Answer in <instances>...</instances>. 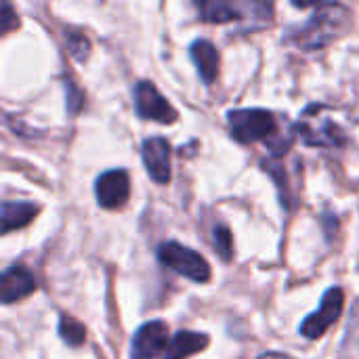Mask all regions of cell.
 <instances>
[{
  "instance_id": "cell-1",
  "label": "cell",
  "mask_w": 359,
  "mask_h": 359,
  "mask_svg": "<svg viewBox=\"0 0 359 359\" xmlns=\"http://www.w3.org/2000/svg\"><path fill=\"white\" fill-rule=\"evenodd\" d=\"M351 27V13L343 4H318L311 19L299 29L294 42L305 50H318L332 44Z\"/></svg>"
},
{
  "instance_id": "cell-2",
  "label": "cell",
  "mask_w": 359,
  "mask_h": 359,
  "mask_svg": "<svg viewBox=\"0 0 359 359\" xmlns=\"http://www.w3.org/2000/svg\"><path fill=\"white\" fill-rule=\"evenodd\" d=\"M299 135L311 147H339L345 143V130L324 105H311L301 114Z\"/></svg>"
},
{
  "instance_id": "cell-3",
  "label": "cell",
  "mask_w": 359,
  "mask_h": 359,
  "mask_svg": "<svg viewBox=\"0 0 359 359\" xmlns=\"http://www.w3.org/2000/svg\"><path fill=\"white\" fill-rule=\"evenodd\" d=\"M229 128L236 141L240 143H255V141H267V145L273 143L278 137V120L269 109H233L229 111Z\"/></svg>"
},
{
  "instance_id": "cell-4",
  "label": "cell",
  "mask_w": 359,
  "mask_h": 359,
  "mask_svg": "<svg viewBox=\"0 0 359 359\" xmlns=\"http://www.w3.org/2000/svg\"><path fill=\"white\" fill-rule=\"evenodd\" d=\"M158 261L168 267L170 271L196 282L204 284L210 280V265L204 257L194 252L191 248H185L179 242H164L158 248Z\"/></svg>"
},
{
  "instance_id": "cell-5",
  "label": "cell",
  "mask_w": 359,
  "mask_h": 359,
  "mask_svg": "<svg viewBox=\"0 0 359 359\" xmlns=\"http://www.w3.org/2000/svg\"><path fill=\"white\" fill-rule=\"evenodd\" d=\"M343 305H345V292H343L339 286L326 290L320 309H318L316 313H311V316L303 322L301 334L307 337V339H311V341L324 337V332L341 318Z\"/></svg>"
},
{
  "instance_id": "cell-6",
  "label": "cell",
  "mask_w": 359,
  "mask_h": 359,
  "mask_svg": "<svg viewBox=\"0 0 359 359\" xmlns=\"http://www.w3.org/2000/svg\"><path fill=\"white\" fill-rule=\"evenodd\" d=\"M135 111L143 120H154V122H162V124H172L177 120L175 107L147 80L139 82L135 88Z\"/></svg>"
},
{
  "instance_id": "cell-7",
  "label": "cell",
  "mask_w": 359,
  "mask_h": 359,
  "mask_svg": "<svg viewBox=\"0 0 359 359\" xmlns=\"http://www.w3.org/2000/svg\"><path fill=\"white\" fill-rule=\"evenodd\" d=\"M164 349H168V326L164 322H147L143 324L133 339L130 358L156 359Z\"/></svg>"
},
{
  "instance_id": "cell-8",
  "label": "cell",
  "mask_w": 359,
  "mask_h": 359,
  "mask_svg": "<svg viewBox=\"0 0 359 359\" xmlns=\"http://www.w3.org/2000/svg\"><path fill=\"white\" fill-rule=\"evenodd\" d=\"M95 196L103 208H120L130 196V179L122 168L103 172L95 183Z\"/></svg>"
},
{
  "instance_id": "cell-9",
  "label": "cell",
  "mask_w": 359,
  "mask_h": 359,
  "mask_svg": "<svg viewBox=\"0 0 359 359\" xmlns=\"http://www.w3.org/2000/svg\"><path fill=\"white\" fill-rule=\"evenodd\" d=\"M141 158L143 164L149 172V177L160 183L166 185L170 181V145L166 139L162 137H151L143 143L141 147Z\"/></svg>"
},
{
  "instance_id": "cell-10",
  "label": "cell",
  "mask_w": 359,
  "mask_h": 359,
  "mask_svg": "<svg viewBox=\"0 0 359 359\" xmlns=\"http://www.w3.org/2000/svg\"><path fill=\"white\" fill-rule=\"evenodd\" d=\"M36 290V278L29 269L25 267H8L2 271L0 278V299L4 305L17 303L25 297H29Z\"/></svg>"
},
{
  "instance_id": "cell-11",
  "label": "cell",
  "mask_w": 359,
  "mask_h": 359,
  "mask_svg": "<svg viewBox=\"0 0 359 359\" xmlns=\"http://www.w3.org/2000/svg\"><path fill=\"white\" fill-rule=\"evenodd\" d=\"M189 55L198 67L200 78L206 84H212L219 74V53H217L215 44L210 40H196L189 46Z\"/></svg>"
},
{
  "instance_id": "cell-12",
  "label": "cell",
  "mask_w": 359,
  "mask_h": 359,
  "mask_svg": "<svg viewBox=\"0 0 359 359\" xmlns=\"http://www.w3.org/2000/svg\"><path fill=\"white\" fill-rule=\"evenodd\" d=\"M206 347H208V337L206 334L181 330L170 339L164 359H187L191 358L194 353L206 349Z\"/></svg>"
},
{
  "instance_id": "cell-13",
  "label": "cell",
  "mask_w": 359,
  "mask_h": 359,
  "mask_svg": "<svg viewBox=\"0 0 359 359\" xmlns=\"http://www.w3.org/2000/svg\"><path fill=\"white\" fill-rule=\"evenodd\" d=\"M38 206L32 202H4L2 204V233L25 227L36 215Z\"/></svg>"
},
{
  "instance_id": "cell-14",
  "label": "cell",
  "mask_w": 359,
  "mask_h": 359,
  "mask_svg": "<svg viewBox=\"0 0 359 359\" xmlns=\"http://www.w3.org/2000/svg\"><path fill=\"white\" fill-rule=\"evenodd\" d=\"M200 19L210 23H227L240 17H246V4H233V2H200L198 4Z\"/></svg>"
},
{
  "instance_id": "cell-15",
  "label": "cell",
  "mask_w": 359,
  "mask_h": 359,
  "mask_svg": "<svg viewBox=\"0 0 359 359\" xmlns=\"http://www.w3.org/2000/svg\"><path fill=\"white\" fill-rule=\"evenodd\" d=\"M59 334H61L63 341H65L67 345H72V347L82 345L84 339H86L84 326H82L80 322H76L74 318H65V316H63L61 322H59Z\"/></svg>"
},
{
  "instance_id": "cell-16",
  "label": "cell",
  "mask_w": 359,
  "mask_h": 359,
  "mask_svg": "<svg viewBox=\"0 0 359 359\" xmlns=\"http://www.w3.org/2000/svg\"><path fill=\"white\" fill-rule=\"evenodd\" d=\"M65 42L72 50V55L76 59H86L88 57V50H90V44H88V38L80 32H74V29H65Z\"/></svg>"
},
{
  "instance_id": "cell-17",
  "label": "cell",
  "mask_w": 359,
  "mask_h": 359,
  "mask_svg": "<svg viewBox=\"0 0 359 359\" xmlns=\"http://www.w3.org/2000/svg\"><path fill=\"white\" fill-rule=\"evenodd\" d=\"M212 238H215V248L221 255V259L223 261H229L231 259V248H233V244H231V231L225 225H217L215 231H212Z\"/></svg>"
},
{
  "instance_id": "cell-18",
  "label": "cell",
  "mask_w": 359,
  "mask_h": 359,
  "mask_svg": "<svg viewBox=\"0 0 359 359\" xmlns=\"http://www.w3.org/2000/svg\"><path fill=\"white\" fill-rule=\"evenodd\" d=\"M349 341L359 347V301L351 313V322H349Z\"/></svg>"
},
{
  "instance_id": "cell-19",
  "label": "cell",
  "mask_w": 359,
  "mask_h": 359,
  "mask_svg": "<svg viewBox=\"0 0 359 359\" xmlns=\"http://www.w3.org/2000/svg\"><path fill=\"white\" fill-rule=\"evenodd\" d=\"M2 32L6 34L13 25H19V21L15 19V13H13V8H11V4L8 2H4V6H2Z\"/></svg>"
}]
</instances>
